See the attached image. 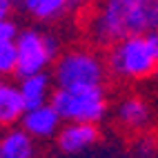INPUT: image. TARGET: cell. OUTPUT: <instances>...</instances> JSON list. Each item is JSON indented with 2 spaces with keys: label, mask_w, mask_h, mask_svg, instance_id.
I'll use <instances>...</instances> for the list:
<instances>
[{
  "label": "cell",
  "mask_w": 158,
  "mask_h": 158,
  "mask_svg": "<svg viewBox=\"0 0 158 158\" xmlns=\"http://www.w3.org/2000/svg\"><path fill=\"white\" fill-rule=\"evenodd\" d=\"M149 29H158L154 0H96L87 18V36L100 47Z\"/></svg>",
  "instance_id": "obj_1"
},
{
  "label": "cell",
  "mask_w": 158,
  "mask_h": 158,
  "mask_svg": "<svg viewBox=\"0 0 158 158\" xmlns=\"http://www.w3.org/2000/svg\"><path fill=\"white\" fill-rule=\"evenodd\" d=\"M107 71L118 80H145L158 71V29L134 34L109 45Z\"/></svg>",
  "instance_id": "obj_2"
},
{
  "label": "cell",
  "mask_w": 158,
  "mask_h": 158,
  "mask_svg": "<svg viewBox=\"0 0 158 158\" xmlns=\"http://www.w3.org/2000/svg\"><path fill=\"white\" fill-rule=\"evenodd\" d=\"M107 78V65L91 47H71L56 56L51 65V80L58 89L94 87Z\"/></svg>",
  "instance_id": "obj_3"
},
{
  "label": "cell",
  "mask_w": 158,
  "mask_h": 158,
  "mask_svg": "<svg viewBox=\"0 0 158 158\" xmlns=\"http://www.w3.org/2000/svg\"><path fill=\"white\" fill-rule=\"evenodd\" d=\"M51 107L60 116L62 123H91L98 125L109 111V100L102 85L94 87H73V89H54Z\"/></svg>",
  "instance_id": "obj_4"
},
{
  "label": "cell",
  "mask_w": 158,
  "mask_h": 158,
  "mask_svg": "<svg viewBox=\"0 0 158 158\" xmlns=\"http://www.w3.org/2000/svg\"><path fill=\"white\" fill-rule=\"evenodd\" d=\"M14 47H16L14 73L18 78L29 76V73H38V71H49L60 49L56 36H51L49 31L36 29V27L18 29Z\"/></svg>",
  "instance_id": "obj_5"
},
{
  "label": "cell",
  "mask_w": 158,
  "mask_h": 158,
  "mask_svg": "<svg viewBox=\"0 0 158 158\" xmlns=\"http://www.w3.org/2000/svg\"><path fill=\"white\" fill-rule=\"evenodd\" d=\"M18 125L34 140H49L58 134L62 120L58 111L51 107V102H45V105H36V107H27L20 116Z\"/></svg>",
  "instance_id": "obj_6"
},
{
  "label": "cell",
  "mask_w": 158,
  "mask_h": 158,
  "mask_svg": "<svg viewBox=\"0 0 158 158\" xmlns=\"http://www.w3.org/2000/svg\"><path fill=\"white\" fill-rule=\"evenodd\" d=\"M54 138L62 154L73 156L91 149L100 138V129L98 125H91V123H62Z\"/></svg>",
  "instance_id": "obj_7"
},
{
  "label": "cell",
  "mask_w": 158,
  "mask_h": 158,
  "mask_svg": "<svg viewBox=\"0 0 158 158\" xmlns=\"http://www.w3.org/2000/svg\"><path fill=\"white\" fill-rule=\"evenodd\" d=\"M114 116L123 129L138 131L152 123V105L140 96H125L116 102Z\"/></svg>",
  "instance_id": "obj_8"
},
{
  "label": "cell",
  "mask_w": 158,
  "mask_h": 158,
  "mask_svg": "<svg viewBox=\"0 0 158 158\" xmlns=\"http://www.w3.org/2000/svg\"><path fill=\"white\" fill-rule=\"evenodd\" d=\"M38 140L20 127H2L0 131V158H38Z\"/></svg>",
  "instance_id": "obj_9"
},
{
  "label": "cell",
  "mask_w": 158,
  "mask_h": 158,
  "mask_svg": "<svg viewBox=\"0 0 158 158\" xmlns=\"http://www.w3.org/2000/svg\"><path fill=\"white\" fill-rule=\"evenodd\" d=\"M54 89L56 87H54V80H51L49 71L20 76V80H18V91H20V98H23L25 107H36V105L49 102Z\"/></svg>",
  "instance_id": "obj_10"
},
{
  "label": "cell",
  "mask_w": 158,
  "mask_h": 158,
  "mask_svg": "<svg viewBox=\"0 0 158 158\" xmlns=\"http://www.w3.org/2000/svg\"><path fill=\"white\" fill-rule=\"evenodd\" d=\"M25 102L20 98L16 82L0 78V127H14L20 123V116L25 111Z\"/></svg>",
  "instance_id": "obj_11"
},
{
  "label": "cell",
  "mask_w": 158,
  "mask_h": 158,
  "mask_svg": "<svg viewBox=\"0 0 158 158\" xmlns=\"http://www.w3.org/2000/svg\"><path fill=\"white\" fill-rule=\"evenodd\" d=\"M20 2H23V11L31 20L43 23V25L58 23L69 11L67 0H20Z\"/></svg>",
  "instance_id": "obj_12"
},
{
  "label": "cell",
  "mask_w": 158,
  "mask_h": 158,
  "mask_svg": "<svg viewBox=\"0 0 158 158\" xmlns=\"http://www.w3.org/2000/svg\"><path fill=\"white\" fill-rule=\"evenodd\" d=\"M16 69V47L14 43L0 45V78L11 76Z\"/></svg>",
  "instance_id": "obj_13"
},
{
  "label": "cell",
  "mask_w": 158,
  "mask_h": 158,
  "mask_svg": "<svg viewBox=\"0 0 158 158\" xmlns=\"http://www.w3.org/2000/svg\"><path fill=\"white\" fill-rule=\"evenodd\" d=\"M18 34V25L11 18H0V45L5 43H14Z\"/></svg>",
  "instance_id": "obj_14"
},
{
  "label": "cell",
  "mask_w": 158,
  "mask_h": 158,
  "mask_svg": "<svg viewBox=\"0 0 158 158\" xmlns=\"http://www.w3.org/2000/svg\"><path fill=\"white\" fill-rule=\"evenodd\" d=\"M136 158H158V145L152 138H143L136 145Z\"/></svg>",
  "instance_id": "obj_15"
},
{
  "label": "cell",
  "mask_w": 158,
  "mask_h": 158,
  "mask_svg": "<svg viewBox=\"0 0 158 158\" xmlns=\"http://www.w3.org/2000/svg\"><path fill=\"white\" fill-rule=\"evenodd\" d=\"M16 9V0H0V18H11Z\"/></svg>",
  "instance_id": "obj_16"
},
{
  "label": "cell",
  "mask_w": 158,
  "mask_h": 158,
  "mask_svg": "<svg viewBox=\"0 0 158 158\" xmlns=\"http://www.w3.org/2000/svg\"><path fill=\"white\" fill-rule=\"evenodd\" d=\"M94 2H96V0H67V7L69 9H87Z\"/></svg>",
  "instance_id": "obj_17"
},
{
  "label": "cell",
  "mask_w": 158,
  "mask_h": 158,
  "mask_svg": "<svg viewBox=\"0 0 158 158\" xmlns=\"http://www.w3.org/2000/svg\"><path fill=\"white\" fill-rule=\"evenodd\" d=\"M154 2H158V0H154Z\"/></svg>",
  "instance_id": "obj_18"
}]
</instances>
